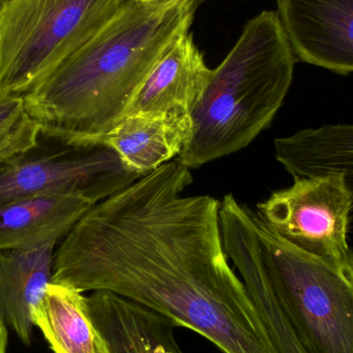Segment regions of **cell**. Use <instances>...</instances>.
Listing matches in <instances>:
<instances>
[{
	"mask_svg": "<svg viewBox=\"0 0 353 353\" xmlns=\"http://www.w3.org/2000/svg\"><path fill=\"white\" fill-rule=\"evenodd\" d=\"M191 183L176 159L93 205L54 253L52 282L138 303L223 353H279L230 267L221 201L183 196Z\"/></svg>",
	"mask_w": 353,
	"mask_h": 353,
	"instance_id": "obj_1",
	"label": "cell"
},
{
	"mask_svg": "<svg viewBox=\"0 0 353 353\" xmlns=\"http://www.w3.org/2000/svg\"><path fill=\"white\" fill-rule=\"evenodd\" d=\"M201 1L128 0L94 37L22 95L41 138L101 144L130 114L157 62L188 34Z\"/></svg>",
	"mask_w": 353,
	"mask_h": 353,
	"instance_id": "obj_2",
	"label": "cell"
},
{
	"mask_svg": "<svg viewBox=\"0 0 353 353\" xmlns=\"http://www.w3.org/2000/svg\"><path fill=\"white\" fill-rule=\"evenodd\" d=\"M296 62L277 12L263 10L248 21L236 45L212 70L179 161L197 169L251 144L283 105Z\"/></svg>",
	"mask_w": 353,
	"mask_h": 353,
	"instance_id": "obj_3",
	"label": "cell"
},
{
	"mask_svg": "<svg viewBox=\"0 0 353 353\" xmlns=\"http://www.w3.org/2000/svg\"><path fill=\"white\" fill-rule=\"evenodd\" d=\"M265 271L307 353H353V249L341 261L303 252L255 211Z\"/></svg>",
	"mask_w": 353,
	"mask_h": 353,
	"instance_id": "obj_4",
	"label": "cell"
},
{
	"mask_svg": "<svg viewBox=\"0 0 353 353\" xmlns=\"http://www.w3.org/2000/svg\"><path fill=\"white\" fill-rule=\"evenodd\" d=\"M128 0H8L0 12V93L34 88Z\"/></svg>",
	"mask_w": 353,
	"mask_h": 353,
	"instance_id": "obj_5",
	"label": "cell"
},
{
	"mask_svg": "<svg viewBox=\"0 0 353 353\" xmlns=\"http://www.w3.org/2000/svg\"><path fill=\"white\" fill-rule=\"evenodd\" d=\"M141 176L107 145L47 140L0 165V205L47 193L80 195L97 205Z\"/></svg>",
	"mask_w": 353,
	"mask_h": 353,
	"instance_id": "obj_6",
	"label": "cell"
},
{
	"mask_svg": "<svg viewBox=\"0 0 353 353\" xmlns=\"http://www.w3.org/2000/svg\"><path fill=\"white\" fill-rule=\"evenodd\" d=\"M352 194L339 174L300 176L257 205L265 223L292 246L325 261H341L348 245Z\"/></svg>",
	"mask_w": 353,
	"mask_h": 353,
	"instance_id": "obj_7",
	"label": "cell"
},
{
	"mask_svg": "<svg viewBox=\"0 0 353 353\" xmlns=\"http://www.w3.org/2000/svg\"><path fill=\"white\" fill-rule=\"evenodd\" d=\"M277 8L296 59L353 72V0H277Z\"/></svg>",
	"mask_w": 353,
	"mask_h": 353,
	"instance_id": "obj_8",
	"label": "cell"
},
{
	"mask_svg": "<svg viewBox=\"0 0 353 353\" xmlns=\"http://www.w3.org/2000/svg\"><path fill=\"white\" fill-rule=\"evenodd\" d=\"M191 132V116L137 112L123 118L101 144L117 153L128 171L143 176L180 157Z\"/></svg>",
	"mask_w": 353,
	"mask_h": 353,
	"instance_id": "obj_9",
	"label": "cell"
},
{
	"mask_svg": "<svg viewBox=\"0 0 353 353\" xmlns=\"http://www.w3.org/2000/svg\"><path fill=\"white\" fill-rule=\"evenodd\" d=\"M87 300L110 352L184 353L173 319L109 292H93Z\"/></svg>",
	"mask_w": 353,
	"mask_h": 353,
	"instance_id": "obj_10",
	"label": "cell"
},
{
	"mask_svg": "<svg viewBox=\"0 0 353 353\" xmlns=\"http://www.w3.org/2000/svg\"><path fill=\"white\" fill-rule=\"evenodd\" d=\"M211 72L192 35H184L157 62L137 94L130 114L165 112L192 115Z\"/></svg>",
	"mask_w": 353,
	"mask_h": 353,
	"instance_id": "obj_11",
	"label": "cell"
},
{
	"mask_svg": "<svg viewBox=\"0 0 353 353\" xmlns=\"http://www.w3.org/2000/svg\"><path fill=\"white\" fill-rule=\"evenodd\" d=\"M93 205L80 195L66 193L4 203L0 205V251L57 244Z\"/></svg>",
	"mask_w": 353,
	"mask_h": 353,
	"instance_id": "obj_12",
	"label": "cell"
},
{
	"mask_svg": "<svg viewBox=\"0 0 353 353\" xmlns=\"http://www.w3.org/2000/svg\"><path fill=\"white\" fill-rule=\"evenodd\" d=\"M56 245L0 251V319L27 346L34 327L33 309L52 282Z\"/></svg>",
	"mask_w": 353,
	"mask_h": 353,
	"instance_id": "obj_13",
	"label": "cell"
},
{
	"mask_svg": "<svg viewBox=\"0 0 353 353\" xmlns=\"http://www.w3.org/2000/svg\"><path fill=\"white\" fill-rule=\"evenodd\" d=\"M275 157L294 178L339 174L353 199V124H327L276 139Z\"/></svg>",
	"mask_w": 353,
	"mask_h": 353,
	"instance_id": "obj_14",
	"label": "cell"
},
{
	"mask_svg": "<svg viewBox=\"0 0 353 353\" xmlns=\"http://www.w3.org/2000/svg\"><path fill=\"white\" fill-rule=\"evenodd\" d=\"M32 319L54 353H111L91 317L87 296L72 286L51 282Z\"/></svg>",
	"mask_w": 353,
	"mask_h": 353,
	"instance_id": "obj_15",
	"label": "cell"
},
{
	"mask_svg": "<svg viewBox=\"0 0 353 353\" xmlns=\"http://www.w3.org/2000/svg\"><path fill=\"white\" fill-rule=\"evenodd\" d=\"M39 137L23 97L0 93V165L37 147Z\"/></svg>",
	"mask_w": 353,
	"mask_h": 353,
	"instance_id": "obj_16",
	"label": "cell"
},
{
	"mask_svg": "<svg viewBox=\"0 0 353 353\" xmlns=\"http://www.w3.org/2000/svg\"><path fill=\"white\" fill-rule=\"evenodd\" d=\"M8 332L6 323L0 319V353H8Z\"/></svg>",
	"mask_w": 353,
	"mask_h": 353,
	"instance_id": "obj_17",
	"label": "cell"
},
{
	"mask_svg": "<svg viewBox=\"0 0 353 353\" xmlns=\"http://www.w3.org/2000/svg\"><path fill=\"white\" fill-rule=\"evenodd\" d=\"M144 2H161V1H174V0H140Z\"/></svg>",
	"mask_w": 353,
	"mask_h": 353,
	"instance_id": "obj_18",
	"label": "cell"
},
{
	"mask_svg": "<svg viewBox=\"0 0 353 353\" xmlns=\"http://www.w3.org/2000/svg\"><path fill=\"white\" fill-rule=\"evenodd\" d=\"M6 1H8V0H0V12H1L2 8H3Z\"/></svg>",
	"mask_w": 353,
	"mask_h": 353,
	"instance_id": "obj_19",
	"label": "cell"
}]
</instances>
